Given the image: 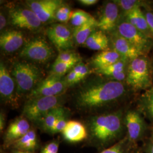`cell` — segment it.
<instances>
[{
    "instance_id": "cell-9",
    "label": "cell",
    "mask_w": 153,
    "mask_h": 153,
    "mask_svg": "<svg viewBox=\"0 0 153 153\" xmlns=\"http://www.w3.org/2000/svg\"><path fill=\"white\" fill-rule=\"evenodd\" d=\"M11 24L20 28L35 30L40 27L42 22L30 9L20 7H13L9 10Z\"/></svg>"
},
{
    "instance_id": "cell-32",
    "label": "cell",
    "mask_w": 153,
    "mask_h": 153,
    "mask_svg": "<svg viewBox=\"0 0 153 153\" xmlns=\"http://www.w3.org/2000/svg\"><path fill=\"white\" fill-rule=\"evenodd\" d=\"M126 140H123L109 148L104 149L100 153H126Z\"/></svg>"
},
{
    "instance_id": "cell-12",
    "label": "cell",
    "mask_w": 153,
    "mask_h": 153,
    "mask_svg": "<svg viewBox=\"0 0 153 153\" xmlns=\"http://www.w3.org/2000/svg\"><path fill=\"white\" fill-rule=\"evenodd\" d=\"M31 129L27 119L19 117L13 121L7 127L3 138L4 149L10 148L12 145L25 135Z\"/></svg>"
},
{
    "instance_id": "cell-23",
    "label": "cell",
    "mask_w": 153,
    "mask_h": 153,
    "mask_svg": "<svg viewBox=\"0 0 153 153\" xmlns=\"http://www.w3.org/2000/svg\"><path fill=\"white\" fill-rule=\"evenodd\" d=\"M66 113H67V111L62 106L54 108L50 110L39 122L38 124L43 131L49 133L56 121Z\"/></svg>"
},
{
    "instance_id": "cell-28",
    "label": "cell",
    "mask_w": 153,
    "mask_h": 153,
    "mask_svg": "<svg viewBox=\"0 0 153 153\" xmlns=\"http://www.w3.org/2000/svg\"><path fill=\"white\" fill-rule=\"evenodd\" d=\"M76 63H66V62H56L52 65V74L57 76H62L67 71L72 68H74Z\"/></svg>"
},
{
    "instance_id": "cell-35",
    "label": "cell",
    "mask_w": 153,
    "mask_h": 153,
    "mask_svg": "<svg viewBox=\"0 0 153 153\" xmlns=\"http://www.w3.org/2000/svg\"><path fill=\"white\" fill-rule=\"evenodd\" d=\"M66 81L68 85H72L81 81L79 77L73 70L70 71L65 78Z\"/></svg>"
},
{
    "instance_id": "cell-18",
    "label": "cell",
    "mask_w": 153,
    "mask_h": 153,
    "mask_svg": "<svg viewBox=\"0 0 153 153\" xmlns=\"http://www.w3.org/2000/svg\"><path fill=\"white\" fill-rule=\"evenodd\" d=\"M61 133L66 141L71 143L81 142L88 138L86 127L78 121H68Z\"/></svg>"
},
{
    "instance_id": "cell-10",
    "label": "cell",
    "mask_w": 153,
    "mask_h": 153,
    "mask_svg": "<svg viewBox=\"0 0 153 153\" xmlns=\"http://www.w3.org/2000/svg\"><path fill=\"white\" fill-rule=\"evenodd\" d=\"M26 3L42 23L56 18V12L62 5V1L60 0H30Z\"/></svg>"
},
{
    "instance_id": "cell-42",
    "label": "cell",
    "mask_w": 153,
    "mask_h": 153,
    "mask_svg": "<svg viewBox=\"0 0 153 153\" xmlns=\"http://www.w3.org/2000/svg\"><path fill=\"white\" fill-rule=\"evenodd\" d=\"M146 153H153V142L148 145L146 148Z\"/></svg>"
},
{
    "instance_id": "cell-43",
    "label": "cell",
    "mask_w": 153,
    "mask_h": 153,
    "mask_svg": "<svg viewBox=\"0 0 153 153\" xmlns=\"http://www.w3.org/2000/svg\"><path fill=\"white\" fill-rule=\"evenodd\" d=\"M10 153H32L27 152H24V151H21L19 150H16V149H12Z\"/></svg>"
},
{
    "instance_id": "cell-3",
    "label": "cell",
    "mask_w": 153,
    "mask_h": 153,
    "mask_svg": "<svg viewBox=\"0 0 153 153\" xmlns=\"http://www.w3.org/2000/svg\"><path fill=\"white\" fill-rule=\"evenodd\" d=\"M12 75L16 83V95L21 97L33 91L42 81L43 73L39 68L33 64L17 62L13 66Z\"/></svg>"
},
{
    "instance_id": "cell-6",
    "label": "cell",
    "mask_w": 153,
    "mask_h": 153,
    "mask_svg": "<svg viewBox=\"0 0 153 153\" xmlns=\"http://www.w3.org/2000/svg\"><path fill=\"white\" fill-rule=\"evenodd\" d=\"M53 54V49L45 40L36 38L28 42L23 47L19 56L27 60L44 63L48 61Z\"/></svg>"
},
{
    "instance_id": "cell-8",
    "label": "cell",
    "mask_w": 153,
    "mask_h": 153,
    "mask_svg": "<svg viewBox=\"0 0 153 153\" xmlns=\"http://www.w3.org/2000/svg\"><path fill=\"white\" fill-rule=\"evenodd\" d=\"M117 33L143 53L150 48L151 39L127 21L117 26Z\"/></svg>"
},
{
    "instance_id": "cell-16",
    "label": "cell",
    "mask_w": 153,
    "mask_h": 153,
    "mask_svg": "<svg viewBox=\"0 0 153 153\" xmlns=\"http://www.w3.org/2000/svg\"><path fill=\"white\" fill-rule=\"evenodd\" d=\"M112 44L116 51L121 57L129 61L145 55L141 51L117 33L112 37Z\"/></svg>"
},
{
    "instance_id": "cell-14",
    "label": "cell",
    "mask_w": 153,
    "mask_h": 153,
    "mask_svg": "<svg viewBox=\"0 0 153 153\" xmlns=\"http://www.w3.org/2000/svg\"><path fill=\"white\" fill-rule=\"evenodd\" d=\"M124 123L129 140L134 142L142 137L145 131V123L138 112L134 110L129 111L126 114Z\"/></svg>"
},
{
    "instance_id": "cell-1",
    "label": "cell",
    "mask_w": 153,
    "mask_h": 153,
    "mask_svg": "<svg viewBox=\"0 0 153 153\" xmlns=\"http://www.w3.org/2000/svg\"><path fill=\"white\" fill-rule=\"evenodd\" d=\"M126 93L122 82L114 80L101 82L82 88L76 94L74 103L79 110L93 111L117 101Z\"/></svg>"
},
{
    "instance_id": "cell-36",
    "label": "cell",
    "mask_w": 153,
    "mask_h": 153,
    "mask_svg": "<svg viewBox=\"0 0 153 153\" xmlns=\"http://www.w3.org/2000/svg\"><path fill=\"white\" fill-rule=\"evenodd\" d=\"M72 15L66 14L57 10L56 13V19L61 22H67L71 20Z\"/></svg>"
},
{
    "instance_id": "cell-31",
    "label": "cell",
    "mask_w": 153,
    "mask_h": 153,
    "mask_svg": "<svg viewBox=\"0 0 153 153\" xmlns=\"http://www.w3.org/2000/svg\"><path fill=\"white\" fill-rule=\"evenodd\" d=\"M68 121V114L67 113H66L65 114L61 116L56 121L55 125L51 129L49 133L54 134L55 133L62 132L64 129Z\"/></svg>"
},
{
    "instance_id": "cell-19",
    "label": "cell",
    "mask_w": 153,
    "mask_h": 153,
    "mask_svg": "<svg viewBox=\"0 0 153 153\" xmlns=\"http://www.w3.org/2000/svg\"><path fill=\"white\" fill-rule=\"evenodd\" d=\"M128 61H129L122 57L115 64L104 68L97 69V71L102 75L109 77L114 79V81L121 82L126 79L129 64Z\"/></svg>"
},
{
    "instance_id": "cell-38",
    "label": "cell",
    "mask_w": 153,
    "mask_h": 153,
    "mask_svg": "<svg viewBox=\"0 0 153 153\" xmlns=\"http://www.w3.org/2000/svg\"><path fill=\"white\" fill-rule=\"evenodd\" d=\"M5 114L3 111H1L0 114V131L2 133L5 126Z\"/></svg>"
},
{
    "instance_id": "cell-4",
    "label": "cell",
    "mask_w": 153,
    "mask_h": 153,
    "mask_svg": "<svg viewBox=\"0 0 153 153\" xmlns=\"http://www.w3.org/2000/svg\"><path fill=\"white\" fill-rule=\"evenodd\" d=\"M150 61L145 55L129 61L126 83L134 90H145L152 85Z\"/></svg>"
},
{
    "instance_id": "cell-22",
    "label": "cell",
    "mask_w": 153,
    "mask_h": 153,
    "mask_svg": "<svg viewBox=\"0 0 153 153\" xmlns=\"http://www.w3.org/2000/svg\"><path fill=\"white\" fill-rule=\"evenodd\" d=\"M122 57L116 51L105 50L95 55L93 63L97 69L109 66L120 60Z\"/></svg>"
},
{
    "instance_id": "cell-29",
    "label": "cell",
    "mask_w": 153,
    "mask_h": 153,
    "mask_svg": "<svg viewBox=\"0 0 153 153\" xmlns=\"http://www.w3.org/2000/svg\"><path fill=\"white\" fill-rule=\"evenodd\" d=\"M142 102L145 111L153 119V88L148 90L143 95Z\"/></svg>"
},
{
    "instance_id": "cell-17",
    "label": "cell",
    "mask_w": 153,
    "mask_h": 153,
    "mask_svg": "<svg viewBox=\"0 0 153 153\" xmlns=\"http://www.w3.org/2000/svg\"><path fill=\"white\" fill-rule=\"evenodd\" d=\"M23 41V35L20 31H5L1 34L0 47L4 52L12 53L22 47Z\"/></svg>"
},
{
    "instance_id": "cell-40",
    "label": "cell",
    "mask_w": 153,
    "mask_h": 153,
    "mask_svg": "<svg viewBox=\"0 0 153 153\" xmlns=\"http://www.w3.org/2000/svg\"><path fill=\"white\" fill-rule=\"evenodd\" d=\"M6 19L2 12H1L0 14V30H2L6 26Z\"/></svg>"
},
{
    "instance_id": "cell-24",
    "label": "cell",
    "mask_w": 153,
    "mask_h": 153,
    "mask_svg": "<svg viewBox=\"0 0 153 153\" xmlns=\"http://www.w3.org/2000/svg\"><path fill=\"white\" fill-rule=\"evenodd\" d=\"M85 44L89 49L103 51L108 50L109 39L103 31H94L88 38Z\"/></svg>"
},
{
    "instance_id": "cell-27",
    "label": "cell",
    "mask_w": 153,
    "mask_h": 153,
    "mask_svg": "<svg viewBox=\"0 0 153 153\" xmlns=\"http://www.w3.org/2000/svg\"><path fill=\"white\" fill-rule=\"evenodd\" d=\"M115 2L118 6L125 12V13L134 9L140 8L144 4L142 1L138 0H119Z\"/></svg>"
},
{
    "instance_id": "cell-34",
    "label": "cell",
    "mask_w": 153,
    "mask_h": 153,
    "mask_svg": "<svg viewBox=\"0 0 153 153\" xmlns=\"http://www.w3.org/2000/svg\"><path fill=\"white\" fill-rule=\"evenodd\" d=\"M76 74V75L82 80L88 74L89 69L88 66L82 62L78 63L72 69Z\"/></svg>"
},
{
    "instance_id": "cell-13",
    "label": "cell",
    "mask_w": 153,
    "mask_h": 153,
    "mask_svg": "<svg viewBox=\"0 0 153 153\" xmlns=\"http://www.w3.org/2000/svg\"><path fill=\"white\" fill-rule=\"evenodd\" d=\"M16 82L2 62L0 64V95L6 104H16V93H15Z\"/></svg>"
},
{
    "instance_id": "cell-33",
    "label": "cell",
    "mask_w": 153,
    "mask_h": 153,
    "mask_svg": "<svg viewBox=\"0 0 153 153\" xmlns=\"http://www.w3.org/2000/svg\"><path fill=\"white\" fill-rule=\"evenodd\" d=\"M60 141L59 140H53L47 143L40 153H58L59 149Z\"/></svg>"
},
{
    "instance_id": "cell-25",
    "label": "cell",
    "mask_w": 153,
    "mask_h": 153,
    "mask_svg": "<svg viewBox=\"0 0 153 153\" xmlns=\"http://www.w3.org/2000/svg\"><path fill=\"white\" fill-rule=\"evenodd\" d=\"M98 27V21L93 17L92 19L82 26L76 27L73 33V38L79 45L85 44L88 38Z\"/></svg>"
},
{
    "instance_id": "cell-30",
    "label": "cell",
    "mask_w": 153,
    "mask_h": 153,
    "mask_svg": "<svg viewBox=\"0 0 153 153\" xmlns=\"http://www.w3.org/2000/svg\"><path fill=\"white\" fill-rule=\"evenodd\" d=\"M80 60L79 56L76 53L71 52H63L60 53L56 59V62H66V63H77Z\"/></svg>"
},
{
    "instance_id": "cell-26",
    "label": "cell",
    "mask_w": 153,
    "mask_h": 153,
    "mask_svg": "<svg viewBox=\"0 0 153 153\" xmlns=\"http://www.w3.org/2000/svg\"><path fill=\"white\" fill-rule=\"evenodd\" d=\"M93 16L82 10H76L73 12L71 16V25L76 27H79L90 21Z\"/></svg>"
},
{
    "instance_id": "cell-15",
    "label": "cell",
    "mask_w": 153,
    "mask_h": 153,
    "mask_svg": "<svg viewBox=\"0 0 153 153\" xmlns=\"http://www.w3.org/2000/svg\"><path fill=\"white\" fill-rule=\"evenodd\" d=\"M119 6L114 2H108L98 21V27L103 32L112 31L119 19Z\"/></svg>"
},
{
    "instance_id": "cell-7",
    "label": "cell",
    "mask_w": 153,
    "mask_h": 153,
    "mask_svg": "<svg viewBox=\"0 0 153 153\" xmlns=\"http://www.w3.org/2000/svg\"><path fill=\"white\" fill-rule=\"evenodd\" d=\"M68 86L65 78L62 76L50 75L42 81L28 96V99L42 97L61 95Z\"/></svg>"
},
{
    "instance_id": "cell-5",
    "label": "cell",
    "mask_w": 153,
    "mask_h": 153,
    "mask_svg": "<svg viewBox=\"0 0 153 153\" xmlns=\"http://www.w3.org/2000/svg\"><path fill=\"white\" fill-rule=\"evenodd\" d=\"M62 95L30 99L24 105L22 114L28 120L38 124L50 110L62 106Z\"/></svg>"
},
{
    "instance_id": "cell-39",
    "label": "cell",
    "mask_w": 153,
    "mask_h": 153,
    "mask_svg": "<svg viewBox=\"0 0 153 153\" xmlns=\"http://www.w3.org/2000/svg\"><path fill=\"white\" fill-rule=\"evenodd\" d=\"M58 10L60 11L61 13H64V14H69V15H72L73 12V11H71V8L69 6L66 5H62L58 9Z\"/></svg>"
},
{
    "instance_id": "cell-20",
    "label": "cell",
    "mask_w": 153,
    "mask_h": 153,
    "mask_svg": "<svg viewBox=\"0 0 153 153\" xmlns=\"http://www.w3.org/2000/svg\"><path fill=\"white\" fill-rule=\"evenodd\" d=\"M126 21L137 28L138 30L143 33L150 39H153V36L148 26L145 14L141 8H136L131 11L125 13Z\"/></svg>"
},
{
    "instance_id": "cell-2",
    "label": "cell",
    "mask_w": 153,
    "mask_h": 153,
    "mask_svg": "<svg viewBox=\"0 0 153 153\" xmlns=\"http://www.w3.org/2000/svg\"><path fill=\"white\" fill-rule=\"evenodd\" d=\"M120 111L91 117L87 125L88 142L99 149L108 146L120 138L124 131Z\"/></svg>"
},
{
    "instance_id": "cell-44",
    "label": "cell",
    "mask_w": 153,
    "mask_h": 153,
    "mask_svg": "<svg viewBox=\"0 0 153 153\" xmlns=\"http://www.w3.org/2000/svg\"><path fill=\"white\" fill-rule=\"evenodd\" d=\"M152 138H153V132H152Z\"/></svg>"
},
{
    "instance_id": "cell-41",
    "label": "cell",
    "mask_w": 153,
    "mask_h": 153,
    "mask_svg": "<svg viewBox=\"0 0 153 153\" xmlns=\"http://www.w3.org/2000/svg\"><path fill=\"white\" fill-rule=\"evenodd\" d=\"M79 2L84 5L91 6L96 4L98 1L97 0H80Z\"/></svg>"
},
{
    "instance_id": "cell-11",
    "label": "cell",
    "mask_w": 153,
    "mask_h": 153,
    "mask_svg": "<svg viewBox=\"0 0 153 153\" xmlns=\"http://www.w3.org/2000/svg\"><path fill=\"white\" fill-rule=\"evenodd\" d=\"M47 35L49 40L60 50H67L73 47V35L65 25L56 23L47 30Z\"/></svg>"
},
{
    "instance_id": "cell-37",
    "label": "cell",
    "mask_w": 153,
    "mask_h": 153,
    "mask_svg": "<svg viewBox=\"0 0 153 153\" xmlns=\"http://www.w3.org/2000/svg\"><path fill=\"white\" fill-rule=\"evenodd\" d=\"M144 14L148 22L149 27L153 36V13L151 11H146V12L144 13Z\"/></svg>"
},
{
    "instance_id": "cell-21",
    "label": "cell",
    "mask_w": 153,
    "mask_h": 153,
    "mask_svg": "<svg viewBox=\"0 0 153 153\" xmlns=\"http://www.w3.org/2000/svg\"><path fill=\"white\" fill-rule=\"evenodd\" d=\"M38 138L36 133L31 129L23 137L14 142L11 148L24 152L33 153L39 148Z\"/></svg>"
}]
</instances>
